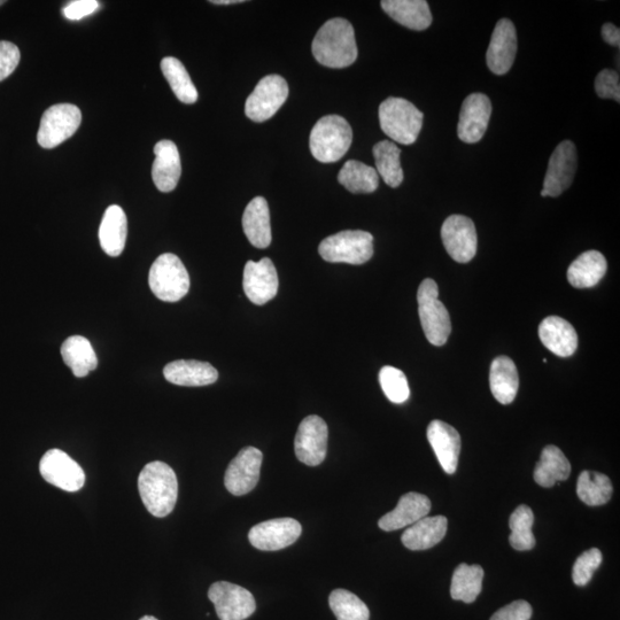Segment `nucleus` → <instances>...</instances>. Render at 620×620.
Wrapping results in <instances>:
<instances>
[{"label": "nucleus", "instance_id": "obj_1", "mask_svg": "<svg viewBox=\"0 0 620 620\" xmlns=\"http://www.w3.org/2000/svg\"><path fill=\"white\" fill-rule=\"evenodd\" d=\"M313 56L319 64L329 68H345L358 58L354 28L345 19L325 22L317 31L312 45Z\"/></svg>", "mask_w": 620, "mask_h": 620}, {"label": "nucleus", "instance_id": "obj_2", "mask_svg": "<svg viewBox=\"0 0 620 620\" xmlns=\"http://www.w3.org/2000/svg\"><path fill=\"white\" fill-rule=\"evenodd\" d=\"M138 490L144 506L153 516L162 518L173 513L178 482L168 464L160 461L146 464L138 478Z\"/></svg>", "mask_w": 620, "mask_h": 620}, {"label": "nucleus", "instance_id": "obj_3", "mask_svg": "<svg viewBox=\"0 0 620 620\" xmlns=\"http://www.w3.org/2000/svg\"><path fill=\"white\" fill-rule=\"evenodd\" d=\"M352 141L350 123L339 115H327L315 124L310 133L309 147L317 161L331 164L344 157Z\"/></svg>", "mask_w": 620, "mask_h": 620}, {"label": "nucleus", "instance_id": "obj_4", "mask_svg": "<svg viewBox=\"0 0 620 620\" xmlns=\"http://www.w3.org/2000/svg\"><path fill=\"white\" fill-rule=\"evenodd\" d=\"M424 115L403 98L391 97L379 106V123L393 142L412 145L423 127Z\"/></svg>", "mask_w": 620, "mask_h": 620}, {"label": "nucleus", "instance_id": "obj_5", "mask_svg": "<svg viewBox=\"0 0 620 620\" xmlns=\"http://www.w3.org/2000/svg\"><path fill=\"white\" fill-rule=\"evenodd\" d=\"M439 289L433 279H424L417 292L418 314L425 337L434 346H444L452 332L451 316L439 299Z\"/></svg>", "mask_w": 620, "mask_h": 620}, {"label": "nucleus", "instance_id": "obj_6", "mask_svg": "<svg viewBox=\"0 0 620 620\" xmlns=\"http://www.w3.org/2000/svg\"><path fill=\"white\" fill-rule=\"evenodd\" d=\"M149 285L154 296L161 301L177 302L188 294L190 276L177 255L165 253L153 262Z\"/></svg>", "mask_w": 620, "mask_h": 620}, {"label": "nucleus", "instance_id": "obj_7", "mask_svg": "<svg viewBox=\"0 0 620 620\" xmlns=\"http://www.w3.org/2000/svg\"><path fill=\"white\" fill-rule=\"evenodd\" d=\"M323 260L359 266L374 255V237L367 231L346 230L325 238L319 246Z\"/></svg>", "mask_w": 620, "mask_h": 620}, {"label": "nucleus", "instance_id": "obj_8", "mask_svg": "<svg viewBox=\"0 0 620 620\" xmlns=\"http://www.w3.org/2000/svg\"><path fill=\"white\" fill-rule=\"evenodd\" d=\"M81 122L79 107L72 104L53 105L42 116L37 142L43 149H54L74 136Z\"/></svg>", "mask_w": 620, "mask_h": 620}, {"label": "nucleus", "instance_id": "obj_9", "mask_svg": "<svg viewBox=\"0 0 620 620\" xmlns=\"http://www.w3.org/2000/svg\"><path fill=\"white\" fill-rule=\"evenodd\" d=\"M289 97V85L279 75H269L255 87L245 104L248 119L265 122L278 112Z\"/></svg>", "mask_w": 620, "mask_h": 620}, {"label": "nucleus", "instance_id": "obj_10", "mask_svg": "<svg viewBox=\"0 0 620 620\" xmlns=\"http://www.w3.org/2000/svg\"><path fill=\"white\" fill-rule=\"evenodd\" d=\"M208 598L221 620H245L257 610L254 596L246 588L219 581L209 588Z\"/></svg>", "mask_w": 620, "mask_h": 620}, {"label": "nucleus", "instance_id": "obj_11", "mask_svg": "<svg viewBox=\"0 0 620 620\" xmlns=\"http://www.w3.org/2000/svg\"><path fill=\"white\" fill-rule=\"evenodd\" d=\"M329 429L320 416L305 418L299 425L294 451L298 460L309 467L320 465L327 457Z\"/></svg>", "mask_w": 620, "mask_h": 620}, {"label": "nucleus", "instance_id": "obj_12", "mask_svg": "<svg viewBox=\"0 0 620 620\" xmlns=\"http://www.w3.org/2000/svg\"><path fill=\"white\" fill-rule=\"evenodd\" d=\"M578 167L577 149L575 144L564 141L558 144L549 159L545 176L542 197H558L570 188Z\"/></svg>", "mask_w": 620, "mask_h": 620}, {"label": "nucleus", "instance_id": "obj_13", "mask_svg": "<svg viewBox=\"0 0 620 620\" xmlns=\"http://www.w3.org/2000/svg\"><path fill=\"white\" fill-rule=\"evenodd\" d=\"M441 239L449 257L456 262L468 263L475 258L478 237L475 223L469 217L449 216L441 228Z\"/></svg>", "mask_w": 620, "mask_h": 620}, {"label": "nucleus", "instance_id": "obj_14", "mask_svg": "<svg viewBox=\"0 0 620 620\" xmlns=\"http://www.w3.org/2000/svg\"><path fill=\"white\" fill-rule=\"evenodd\" d=\"M40 472L46 482L66 492L80 491L85 483V474L80 464L60 449H50L44 454Z\"/></svg>", "mask_w": 620, "mask_h": 620}, {"label": "nucleus", "instance_id": "obj_15", "mask_svg": "<svg viewBox=\"0 0 620 620\" xmlns=\"http://www.w3.org/2000/svg\"><path fill=\"white\" fill-rule=\"evenodd\" d=\"M301 533L302 526L296 519L276 518L253 526L248 533V540L259 550L277 552L293 545Z\"/></svg>", "mask_w": 620, "mask_h": 620}, {"label": "nucleus", "instance_id": "obj_16", "mask_svg": "<svg viewBox=\"0 0 620 620\" xmlns=\"http://www.w3.org/2000/svg\"><path fill=\"white\" fill-rule=\"evenodd\" d=\"M262 460L263 455L258 448H243L231 461L224 476L227 490L236 496L253 491L259 483Z\"/></svg>", "mask_w": 620, "mask_h": 620}, {"label": "nucleus", "instance_id": "obj_17", "mask_svg": "<svg viewBox=\"0 0 620 620\" xmlns=\"http://www.w3.org/2000/svg\"><path fill=\"white\" fill-rule=\"evenodd\" d=\"M491 114L490 98L483 93H472L463 102L457 136L463 143H478L486 133Z\"/></svg>", "mask_w": 620, "mask_h": 620}, {"label": "nucleus", "instance_id": "obj_18", "mask_svg": "<svg viewBox=\"0 0 620 620\" xmlns=\"http://www.w3.org/2000/svg\"><path fill=\"white\" fill-rule=\"evenodd\" d=\"M243 288L248 300L262 306L276 297L278 275L273 261L263 258L259 262L248 261L244 269Z\"/></svg>", "mask_w": 620, "mask_h": 620}, {"label": "nucleus", "instance_id": "obj_19", "mask_svg": "<svg viewBox=\"0 0 620 620\" xmlns=\"http://www.w3.org/2000/svg\"><path fill=\"white\" fill-rule=\"evenodd\" d=\"M516 53L517 33L514 23L508 19H501L496 23L487 49V66L492 73L505 75L514 65Z\"/></svg>", "mask_w": 620, "mask_h": 620}, {"label": "nucleus", "instance_id": "obj_20", "mask_svg": "<svg viewBox=\"0 0 620 620\" xmlns=\"http://www.w3.org/2000/svg\"><path fill=\"white\" fill-rule=\"evenodd\" d=\"M428 439L441 468L448 475L455 474L461 453L459 432L443 421H432L428 428Z\"/></svg>", "mask_w": 620, "mask_h": 620}, {"label": "nucleus", "instance_id": "obj_21", "mask_svg": "<svg viewBox=\"0 0 620 620\" xmlns=\"http://www.w3.org/2000/svg\"><path fill=\"white\" fill-rule=\"evenodd\" d=\"M155 160L152 167V178L161 192H172L176 189L182 175L180 152L172 141H160L154 146Z\"/></svg>", "mask_w": 620, "mask_h": 620}, {"label": "nucleus", "instance_id": "obj_22", "mask_svg": "<svg viewBox=\"0 0 620 620\" xmlns=\"http://www.w3.org/2000/svg\"><path fill=\"white\" fill-rule=\"evenodd\" d=\"M431 507L428 496L414 492L407 493L401 496L398 506L391 513L379 519L378 526L386 532L403 529L428 516Z\"/></svg>", "mask_w": 620, "mask_h": 620}, {"label": "nucleus", "instance_id": "obj_23", "mask_svg": "<svg viewBox=\"0 0 620 620\" xmlns=\"http://www.w3.org/2000/svg\"><path fill=\"white\" fill-rule=\"evenodd\" d=\"M539 337L550 352L561 358H569L578 348V335L575 328L558 316H549L541 322Z\"/></svg>", "mask_w": 620, "mask_h": 620}, {"label": "nucleus", "instance_id": "obj_24", "mask_svg": "<svg viewBox=\"0 0 620 620\" xmlns=\"http://www.w3.org/2000/svg\"><path fill=\"white\" fill-rule=\"evenodd\" d=\"M164 376L174 385L199 387L214 384L219 379V372L207 362L177 360L167 364Z\"/></svg>", "mask_w": 620, "mask_h": 620}, {"label": "nucleus", "instance_id": "obj_25", "mask_svg": "<svg viewBox=\"0 0 620 620\" xmlns=\"http://www.w3.org/2000/svg\"><path fill=\"white\" fill-rule=\"evenodd\" d=\"M127 235L126 213L118 205L108 207L99 228V242L103 251L112 258L120 257L126 247Z\"/></svg>", "mask_w": 620, "mask_h": 620}, {"label": "nucleus", "instance_id": "obj_26", "mask_svg": "<svg viewBox=\"0 0 620 620\" xmlns=\"http://www.w3.org/2000/svg\"><path fill=\"white\" fill-rule=\"evenodd\" d=\"M381 5L403 27L422 31L431 26L432 14L425 0H383Z\"/></svg>", "mask_w": 620, "mask_h": 620}, {"label": "nucleus", "instance_id": "obj_27", "mask_svg": "<svg viewBox=\"0 0 620 620\" xmlns=\"http://www.w3.org/2000/svg\"><path fill=\"white\" fill-rule=\"evenodd\" d=\"M447 527L445 516H426L402 534V544L410 550L430 549L445 538Z\"/></svg>", "mask_w": 620, "mask_h": 620}, {"label": "nucleus", "instance_id": "obj_28", "mask_svg": "<svg viewBox=\"0 0 620 620\" xmlns=\"http://www.w3.org/2000/svg\"><path fill=\"white\" fill-rule=\"evenodd\" d=\"M243 229L254 247L267 248L270 245V212L265 198H254L247 205L243 215Z\"/></svg>", "mask_w": 620, "mask_h": 620}, {"label": "nucleus", "instance_id": "obj_29", "mask_svg": "<svg viewBox=\"0 0 620 620\" xmlns=\"http://www.w3.org/2000/svg\"><path fill=\"white\" fill-rule=\"evenodd\" d=\"M608 263L598 251H588L572 262L568 279L573 288L588 289L598 285L606 275Z\"/></svg>", "mask_w": 620, "mask_h": 620}, {"label": "nucleus", "instance_id": "obj_30", "mask_svg": "<svg viewBox=\"0 0 620 620\" xmlns=\"http://www.w3.org/2000/svg\"><path fill=\"white\" fill-rule=\"evenodd\" d=\"M62 360L71 368L77 378L87 377L97 369L98 359L95 350L88 340L82 336H72L61 346Z\"/></svg>", "mask_w": 620, "mask_h": 620}, {"label": "nucleus", "instance_id": "obj_31", "mask_svg": "<svg viewBox=\"0 0 620 620\" xmlns=\"http://www.w3.org/2000/svg\"><path fill=\"white\" fill-rule=\"evenodd\" d=\"M490 386L493 397L502 405H509L516 398L519 386L516 364L508 356H499L491 366Z\"/></svg>", "mask_w": 620, "mask_h": 620}, {"label": "nucleus", "instance_id": "obj_32", "mask_svg": "<svg viewBox=\"0 0 620 620\" xmlns=\"http://www.w3.org/2000/svg\"><path fill=\"white\" fill-rule=\"evenodd\" d=\"M571 464L560 448L550 445L541 453L540 461L534 470V480L542 487H553L570 477Z\"/></svg>", "mask_w": 620, "mask_h": 620}, {"label": "nucleus", "instance_id": "obj_33", "mask_svg": "<svg viewBox=\"0 0 620 620\" xmlns=\"http://www.w3.org/2000/svg\"><path fill=\"white\" fill-rule=\"evenodd\" d=\"M484 570L480 565L460 564L454 571L451 595L453 600L475 602L483 588Z\"/></svg>", "mask_w": 620, "mask_h": 620}, {"label": "nucleus", "instance_id": "obj_34", "mask_svg": "<svg viewBox=\"0 0 620 620\" xmlns=\"http://www.w3.org/2000/svg\"><path fill=\"white\" fill-rule=\"evenodd\" d=\"M338 182L356 195L375 192L379 185V175L372 168L361 161H347L338 175Z\"/></svg>", "mask_w": 620, "mask_h": 620}, {"label": "nucleus", "instance_id": "obj_35", "mask_svg": "<svg viewBox=\"0 0 620 620\" xmlns=\"http://www.w3.org/2000/svg\"><path fill=\"white\" fill-rule=\"evenodd\" d=\"M614 487L608 476L600 472L583 471L578 478L577 494L587 506L598 507L610 501Z\"/></svg>", "mask_w": 620, "mask_h": 620}, {"label": "nucleus", "instance_id": "obj_36", "mask_svg": "<svg viewBox=\"0 0 620 620\" xmlns=\"http://www.w3.org/2000/svg\"><path fill=\"white\" fill-rule=\"evenodd\" d=\"M161 71L180 102L188 105L197 102L198 91L180 60L173 57L162 59Z\"/></svg>", "mask_w": 620, "mask_h": 620}, {"label": "nucleus", "instance_id": "obj_37", "mask_svg": "<svg viewBox=\"0 0 620 620\" xmlns=\"http://www.w3.org/2000/svg\"><path fill=\"white\" fill-rule=\"evenodd\" d=\"M401 150L397 144L382 141L374 147L377 173L391 188H398L403 182V170L400 162Z\"/></svg>", "mask_w": 620, "mask_h": 620}, {"label": "nucleus", "instance_id": "obj_38", "mask_svg": "<svg viewBox=\"0 0 620 620\" xmlns=\"http://www.w3.org/2000/svg\"><path fill=\"white\" fill-rule=\"evenodd\" d=\"M534 524V514L530 507L519 506L511 515L509 526L511 534L509 537L510 545L518 552L531 550L536 546V538L533 536L532 526Z\"/></svg>", "mask_w": 620, "mask_h": 620}, {"label": "nucleus", "instance_id": "obj_39", "mask_svg": "<svg viewBox=\"0 0 620 620\" xmlns=\"http://www.w3.org/2000/svg\"><path fill=\"white\" fill-rule=\"evenodd\" d=\"M330 608L338 620H369L367 604L346 589H335L330 594Z\"/></svg>", "mask_w": 620, "mask_h": 620}, {"label": "nucleus", "instance_id": "obj_40", "mask_svg": "<svg viewBox=\"0 0 620 620\" xmlns=\"http://www.w3.org/2000/svg\"><path fill=\"white\" fill-rule=\"evenodd\" d=\"M379 383L393 403H403L409 399L410 390L407 377L397 368L386 366L379 372Z\"/></svg>", "mask_w": 620, "mask_h": 620}, {"label": "nucleus", "instance_id": "obj_41", "mask_svg": "<svg viewBox=\"0 0 620 620\" xmlns=\"http://www.w3.org/2000/svg\"><path fill=\"white\" fill-rule=\"evenodd\" d=\"M602 553L598 548L586 550L573 565L572 579L577 586H586L592 580L596 570L602 563Z\"/></svg>", "mask_w": 620, "mask_h": 620}, {"label": "nucleus", "instance_id": "obj_42", "mask_svg": "<svg viewBox=\"0 0 620 620\" xmlns=\"http://www.w3.org/2000/svg\"><path fill=\"white\" fill-rule=\"evenodd\" d=\"M595 91L600 98L614 99L617 103L620 102V80L619 74L611 69H603V71L596 76L595 79Z\"/></svg>", "mask_w": 620, "mask_h": 620}, {"label": "nucleus", "instance_id": "obj_43", "mask_svg": "<svg viewBox=\"0 0 620 620\" xmlns=\"http://www.w3.org/2000/svg\"><path fill=\"white\" fill-rule=\"evenodd\" d=\"M21 53L12 42L0 41V82L12 75L19 66Z\"/></svg>", "mask_w": 620, "mask_h": 620}, {"label": "nucleus", "instance_id": "obj_44", "mask_svg": "<svg viewBox=\"0 0 620 620\" xmlns=\"http://www.w3.org/2000/svg\"><path fill=\"white\" fill-rule=\"evenodd\" d=\"M532 612L529 602L519 600L496 611L491 620H530Z\"/></svg>", "mask_w": 620, "mask_h": 620}, {"label": "nucleus", "instance_id": "obj_45", "mask_svg": "<svg viewBox=\"0 0 620 620\" xmlns=\"http://www.w3.org/2000/svg\"><path fill=\"white\" fill-rule=\"evenodd\" d=\"M98 9L99 2L96 0H76L65 7L64 14L68 20L77 21L88 17Z\"/></svg>", "mask_w": 620, "mask_h": 620}, {"label": "nucleus", "instance_id": "obj_46", "mask_svg": "<svg viewBox=\"0 0 620 620\" xmlns=\"http://www.w3.org/2000/svg\"><path fill=\"white\" fill-rule=\"evenodd\" d=\"M602 37L604 42L619 48L620 46V30L612 23H604L602 27Z\"/></svg>", "mask_w": 620, "mask_h": 620}, {"label": "nucleus", "instance_id": "obj_47", "mask_svg": "<svg viewBox=\"0 0 620 620\" xmlns=\"http://www.w3.org/2000/svg\"><path fill=\"white\" fill-rule=\"evenodd\" d=\"M211 3L216 5H230L244 3V0H212Z\"/></svg>", "mask_w": 620, "mask_h": 620}, {"label": "nucleus", "instance_id": "obj_48", "mask_svg": "<svg viewBox=\"0 0 620 620\" xmlns=\"http://www.w3.org/2000/svg\"><path fill=\"white\" fill-rule=\"evenodd\" d=\"M141 620H158V619L153 616H145Z\"/></svg>", "mask_w": 620, "mask_h": 620}, {"label": "nucleus", "instance_id": "obj_49", "mask_svg": "<svg viewBox=\"0 0 620 620\" xmlns=\"http://www.w3.org/2000/svg\"><path fill=\"white\" fill-rule=\"evenodd\" d=\"M5 3L4 0H0V6H3Z\"/></svg>", "mask_w": 620, "mask_h": 620}]
</instances>
